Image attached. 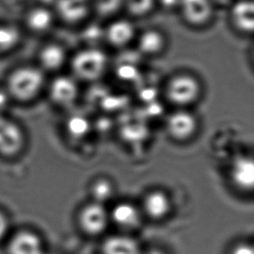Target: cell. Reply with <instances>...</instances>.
Returning a JSON list of instances; mask_svg holds the SVG:
<instances>
[{
	"mask_svg": "<svg viewBox=\"0 0 254 254\" xmlns=\"http://www.w3.org/2000/svg\"><path fill=\"white\" fill-rule=\"evenodd\" d=\"M165 45L163 35L155 29H149L141 33L138 45L141 52L145 54H156L162 51Z\"/></svg>",
	"mask_w": 254,
	"mask_h": 254,
	"instance_id": "20",
	"label": "cell"
},
{
	"mask_svg": "<svg viewBox=\"0 0 254 254\" xmlns=\"http://www.w3.org/2000/svg\"><path fill=\"white\" fill-rule=\"evenodd\" d=\"M145 213L153 220H162L171 209V202L168 195L161 191L152 192L145 198Z\"/></svg>",
	"mask_w": 254,
	"mask_h": 254,
	"instance_id": "17",
	"label": "cell"
},
{
	"mask_svg": "<svg viewBox=\"0 0 254 254\" xmlns=\"http://www.w3.org/2000/svg\"><path fill=\"white\" fill-rule=\"evenodd\" d=\"M10 96L8 95L6 90L3 88H0V111L4 110L8 105V103L10 102Z\"/></svg>",
	"mask_w": 254,
	"mask_h": 254,
	"instance_id": "26",
	"label": "cell"
},
{
	"mask_svg": "<svg viewBox=\"0 0 254 254\" xmlns=\"http://www.w3.org/2000/svg\"><path fill=\"white\" fill-rule=\"evenodd\" d=\"M230 19L237 30L252 33L254 28V6L253 0H238L231 7Z\"/></svg>",
	"mask_w": 254,
	"mask_h": 254,
	"instance_id": "11",
	"label": "cell"
},
{
	"mask_svg": "<svg viewBox=\"0 0 254 254\" xmlns=\"http://www.w3.org/2000/svg\"><path fill=\"white\" fill-rule=\"evenodd\" d=\"M67 59L65 50L57 43H49L38 50V66L44 72H52L61 69Z\"/></svg>",
	"mask_w": 254,
	"mask_h": 254,
	"instance_id": "9",
	"label": "cell"
},
{
	"mask_svg": "<svg viewBox=\"0 0 254 254\" xmlns=\"http://www.w3.org/2000/svg\"><path fill=\"white\" fill-rule=\"evenodd\" d=\"M97 9L102 13H110L113 10H117L123 3V0H95Z\"/></svg>",
	"mask_w": 254,
	"mask_h": 254,
	"instance_id": "24",
	"label": "cell"
},
{
	"mask_svg": "<svg viewBox=\"0 0 254 254\" xmlns=\"http://www.w3.org/2000/svg\"><path fill=\"white\" fill-rule=\"evenodd\" d=\"M45 73L38 65H21L8 74L4 89L11 101L29 103L45 89Z\"/></svg>",
	"mask_w": 254,
	"mask_h": 254,
	"instance_id": "1",
	"label": "cell"
},
{
	"mask_svg": "<svg viewBox=\"0 0 254 254\" xmlns=\"http://www.w3.org/2000/svg\"><path fill=\"white\" fill-rule=\"evenodd\" d=\"M110 220L118 227L132 230L137 228L141 224V213L139 210L129 203L118 204L110 213Z\"/></svg>",
	"mask_w": 254,
	"mask_h": 254,
	"instance_id": "14",
	"label": "cell"
},
{
	"mask_svg": "<svg viewBox=\"0 0 254 254\" xmlns=\"http://www.w3.org/2000/svg\"><path fill=\"white\" fill-rule=\"evenodd\" d=\"M89 5L86 0H58L53 9L56 17L69 24H75L83 20L87 16Z\"/></svg>",
	"mask_w": 254,
	"mask_h": 254,
	"instance_id": "12",
	"label": "cell"
},
{
	"mask_svg": "<svg viewBox=\"0 0 254 254\" xmlns=\"http://www.w3.org/2000/svg\"><path fill=\"white\" fill-rule=\"evenodd\" d=\"M24 143V133L17 124L0 120V155H16L22 149Z\"/></svg>",
	"mask_w": 254,
	"mask_h": 254,
	"instance_id": "8",
	"label": "cell"
},
{
	"mask_svg": "<svg viewBox=\"0 0 254 254\" xmlns=\"http://www.w3.org/2000/svg\"><path fill=\"white\" fill-rule=\"evenodd\" d=\"M143 254H165L163 252L161 251V250H157V249H152V250H149V251L147 252V253H145Z\"/></svg>",
	"mask_w": 254,
	"mask_h": 254,
	"instance_id": "28",
	"label": "cell"
},
{
	"mask_svg": "<svg viewBox=\"0 0 254 254\" xmlns=\"http://www.w3.org/2000/svg\"><path fill=\"white\" fill-rule=\"evenodd\" d=\"M157 0H123V6L134 17H144L151 12Z\"/></svg>",
	"mask_w": 254,
	"mask_h": 254,
	"instance_id": "21",
	"label": "cell"
},
{
	"mask_svg": "<svg viewBox=\"0 0 254 254\" xmlns=\"http://www.w3.org/2000/svg\"><path fill=\"white\" fill-rule=\"evenodd\" d=\"M50 99L55 105L67 107L71 105L78 96V86L73 77L59 76L48 86Z\"/></svg>",
	"mask_w": 254,
	"mask_h": 254,
	"instance_id": "7",
	"label": "cell"
},
{
	"mask_svg": "<svg viewBox=\"0 0 254 254\" xmlns=\"http://www.w3.org/2000/svg\"><path fill=\"white\" fill-rule=\"evenodd\" d=\"M44 253L41 241L30 232L17 234L9 245V254H42Z\"/></svg>",
	"mask_w": 254,
	"mask_h": 254,
	"instance_id": "16",
	"label": "cell"
},
{
	"mask_svg": "<svg viewBox=\"0 0 254 254\" xmlns=\"http://www.w3.org/2000/svg\"><path fill=\"white\" fill-rule=\"evenodd\" d=\"M89 129V122L81 116H72L66 122V131L74 139L83 137Z\"/></svg>",
	"mask_w": 254,
	"mask_h": 254,
	"instance_id": "22",
	"label": "cell"
},
{
	"mask_svg": "<svg viewBox=\"0 0 254 254\" xmlns=\"http://www.w3.org/2000/svg\"><path fill=\"white\" fill-rule=\"evenodd\" d=\"M45 254V252H44V253H43V254Z\"/></svg>",
	"mask_w": 254,
	"mask_h": 254,
	"instance_id": "29",
	"label": "cell"
},
{
	"mask_svg": "<svg viewBox=\"0 0 254 254\" xmlns=\"http://www.w3.org/2000/svg\"><path fill=\"white\" fill-rule=\"evenodd\" d=\"M231 177L234 185L243 191H251L254 185V164L253 159L241 157L234 161Z\"/></svg>",
	"mask_w": 254,
	"mask_h": 254,
	"instance_id": "13",
	"label": "cell"
},
{
	"mask_svg": "<svg viewBox=\"0 0 254 254\" xmlns=\"http://www.w3.org/2000/svg\"><path fill=\"white\" fill-rule=\"evenodd\" d=\"M108 59L98 49H86L73 58L71 69L76 77L84 81L98 78L106 69Z\"/></svg>",
	"mask_w": 254,
	"mask_h": 254,
	"instance_id": "2",
	"label": "cell"
},
{
	"mask_svg": "<svg viewBox=\"0 0 254 254\" xmlns=\"http://www.w3.org/2000/svg\"><path fill=\"white\" fill-rule=\"evenodd\" d=\"M56 20L57 17L52 8L38 3L24 11L21 27L32 35L41 36L52 31Z\"/></svg>",
	"mask_w": 254,
	"mask_h": 254,
	"instance_id": "3",
	"label": "cell"
},
{
	"mask_svg": "<svg viewBox=\"0 0 254 254\" xmlns=\"http://www.w3.org/2000/svg\"><path fill=\"white\" fill-rule=\"evenodd\" d=\"M197 121L192 114L187 111H177L172 114L167 122V128L171 136L184 141L194 134Z\"/></svg>",
	"mask_w": 254,
	"mask_h": 254,
	"instance_id": "10",
	"label": "cell"
},
{
	"mask_svg": "<svg viewBox=\"0 0 254 254\" xmlns=\"http://www.w3.org/2000/svg\"><path fill=\"white\" fill-rule=\"evenodd\" d=\"M231 254H254V248L248 243H241L233 248Z\"/></svg>",
	"mask_w": 254,
	"mask_h": 254,
	"instance_id": "25",
	"label": "cell"
},
{
	"mask_svg": "<svg viewBox=\"0 0 254 254\" xmlns=\"http://www.w3.org/2000/svg\"><path fill=\"white\" fill-rule=\"evenodd\" d=\"M8 229V220L6 216L0 211V240L6 234Z\"/></svg>",
	"mask_w": 254,
	"mask_h": 254,
	"instance_id": "27",
	"label": "cell"
},
{
	"mask_svg": "<svg viewBox=\"0 0 254 254\" xmlns=\"http://www.w3.org/2000/svg\"><path fill=\"white\" fill-rule=\"evenodd\" d=\"M110 213L103 204L93 202L84 206L79 214L80 227L89 235H99L110 223Z\"/></svg>",
	"mask_w": 254,
	"mask_h": 254,
	"instance_id": "5",
	"label": "cell"
},
{
	"mask_svg": "<svg viewBox=\"0 0 254 254\" xmlns=\"http://www.w3.org/2000/svg\"><path fill=\"white\" fill-rule=\"evenodd\" d=\"M23 28L11 22H0V53L12 52L20 45Z\"/></svg>",
	"mask_w": 254,
	"mask_h": 254,
	"instance_id": "19",
	"label": "cell"
},
{
	"mask_svg": "<svg viewBox=\"0 0 254 254\" xmlns=\"http://www.w3.org/2000/svg\"><path fill=\"white\" fill-rule=\"evenodd\" d=\"M113 186L107 180H99L93 184L91 193L95 199L94 202L103 203L109 200L113 195Z\"/></svg>",
	"mask_w": 254,
	"mask_h": 254,
	"instance_id": "23",
	"label": "cell"
},
{
	"mask_svg": "<svg viewBox=\"0 0 254 254\" xmlns=\"http://www.w3.org/2000/svg\"><path fill=\"white\" fill-rule=\"evenodd\" d=\"M135 28L131 21L117 19L109 24L106 29V38L111 45L124 46L134 38Z\"/></svg>",
	"mask_w": 254,
	"mask_h": 254,
	"instance_id": "15",
	"label": "cell"
},
{
	"mask_svg": "<svg viewBox=\"0 0 254 254\" xmlns=\"http://www.w3.org/2000/svg\"><path fill=\"white\" fill-rule=\"evenodd\" d=\"M198 81L189 75H181L170 81L167 94L172 103L177 105H189L193 103L199 95Z\"/></svg>",
	"mask_w": 254,
	"mask_h": 254,
	"instance_id": "4",
	"label": "cell"
},
{
	"mask_svg": "<svg viewBox=\"0 0 254 254\" xmlns=\"http://www.w3.org/2000/svg\"><path fill=\"white\" fill-rule=\"evenodd\" d=\"M178 8L183 19L192 26H201L213 17L212 0H179Z\"/></svg>",
	"mask_w": 254,
	"mask_h": 254,
	"instance_id": "6",
	"label": "cell"
},
{
	"mask_svg": "<svg viewBox=\"0 0 254 254\" xmlns=\"http://www.w3.org/2000/svg\"><path fill=\"white\" fill-rule=\"evenodd\" d=\"M103 254H141L137 241L126 235H113L103 244Z\"/></svg>",
	"mask_w": 254,
	"mask_h": 254,
	"instance_id": "18",
	"label": "cell"
}]
</instances>
